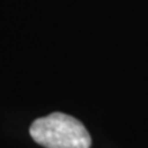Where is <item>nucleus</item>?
<instances>
[{
  "mask_svg": "<svg viewBox=\"0 0 148 148\" xmlns=\"http://www.w3.org/2000/svg\"><path fill=\"white\" fill-rule=\"evenodd\" d=\"M30 136L44 148H89L92 144L84 123L63 112L36 119L30 126Z\"/></svg>",
  "mask_w": 148,
  "mask_h": 148,
  "instance_id": "obj_1",
  "label": "nucleus"
}]
</instances>
